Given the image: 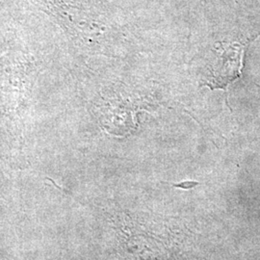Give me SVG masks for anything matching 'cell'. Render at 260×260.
Listing matches in <instances>:
<instances>
[{"label":"cell","mask_w":260,"mask_h":260,"mask_svg":"<svg viewBox=\"0 0 260 260\" xmlns=\"http://www.w3.org/2000/svg\"><path fill=\"white\" fill-rule=\"evenodd\" d=\"M212 52L215 59L211 63L208 76L203 86L211 90L223 89L241 75L244 46L238 43H218Z\"/></svg>","instance_id":"cell-1"},{"label":"cell","mask_w":260,"mask_h":260,"mask_svg":"<svg viewBox=\"0 0 260 260\" xmlns=\"http://www.w3.org/2000/svg\"><path fill=\"white\" fill-rule=\"evenodd\" d=\"M198 184H199V182H196V181H183V182L178 183V184H174V186L182 188V189H191V188L195 187Z\"/></svg>","instance_id":"cell-2"}]
</instances>
